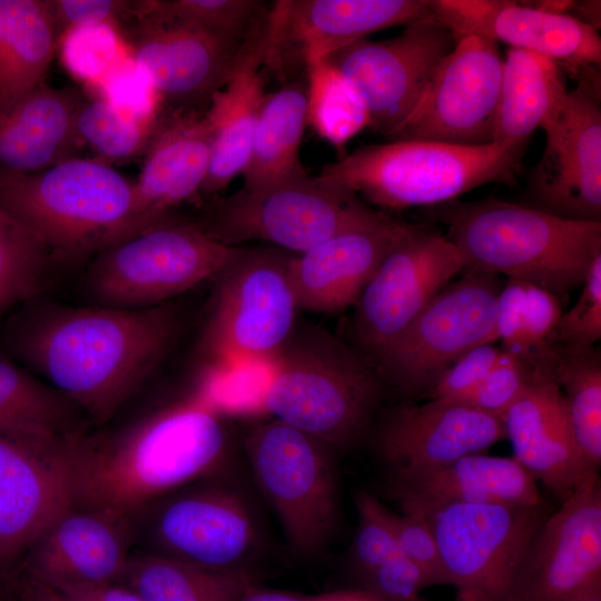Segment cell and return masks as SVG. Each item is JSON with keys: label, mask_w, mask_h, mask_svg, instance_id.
Returning <instances> with one entry per match:
<instances>
[{"label": "cell", "mask_w": 601, "mask_h": 601, "mask_svg": "<svg viewBox=\"0 0 601 601\" xmlns=\"http://www.w3.org/2000/svg\"><path fill=\"white\" fill-rule=\"evenodd\" d=\"M176 307H72L35 297L6 317L1 345L69 398L91 424L109 421L167 356Z\"/></svg>", "instance_id": "1"}, {"label": "cell", "mask_w": 601, "mask_h": 601, "mask_svg": "<svg viewBox=\"0 0 601 601\" xmlns=\"http://www.w3.org/2000/svg\"><path fill=\"white\" fill-rule=\"evenodd\" d=\"M229 434L201 394L130 424L75 437L67 449L71 506L134 518L159 497L220 473Z\"/></svg>", "instance_id": "2"}, {"label": "cell", "mask_w": 601, "mask_h": 601, "mask_svg": "<svg viewBox=\"0 0 601 601\" xmlns=\"http://www.w3.org/2000/svg\"><path fill=\"white\" fill-rule=\"evenodd\" d=\"M433 207V218L446 226L466 270L504 275L558 297L582 285L601 255V221L566 219L494 198Z\"/></svg>", "instance_id": "3"}, {"label": "cell", "mask_w": 601, "mask_h": 601, "mask_svg": "<svg viewBox=\"0 0 601 601\" xmlns=\"http://www.w3.org/2000/svg\"><path fill=\"white\" fill-rule=\"evenodd\" d=\"M264 407L279 420L344 450L366 432L381 394L378 370L329 333L295 325L273 358Z\"/></svg>", "instance_id": "4"}, {"label": "cell", "mask_w": 601, "mask_h": 601, "mask_svg": "<svg viewBox=\"0 0 601 601\" xmlns=\"http://www.w3.org/2000/svg\"><path fill=\"white\" fill-rule=\"evenodd\" d=\"M0 205L57 259L95 256L127 238L132 184L100 159L0 169Z\"/></svg>", "instance_id": "5"}, {"label": "cell", "mask_w": 601, "mask_h": 601, "mask_svg": "<svg viewBox=\"0 0 601 601\" xmlns=\"http://www.w3.org/2000/svg\"><path fill=\"white\" fill-rule=\"evenodd\" d=\"M525 146L392 140L363 146L326 165L318 176L381 208L437 206L485 184H511Z\"/></svg>", "instance_id": "6"}, {"label": "cell", "mask_w": 601, "mask_h": 601, "mask_svg": "<svg viewBox=\"0 0 601 601\" xmlns=\"http://www.w3.org/2000/svg\"><path fill=\"white\" fill-rule=\"evenodd\" d=\"M391 219L351 190L307 175L264 189L240 188L215 201L195 223L227 246L265 242L300 254L336 235L375 228Z\"/></svg>", "instance_id": "7"}, {"label": "cell", "mask_w": 601, "mask_h": 601, "mask_svg": "<svg viewBox=\"0 0 601 601\" xmlns=\"http://www.w3.org/2000/svg\"><path fill=\"white\" fill-rule=\"evenodd\" d=\"M293 254L278 247L233 246L215 282L201 336L218 365L273 359L299 309L290 276Z\"/></svg>", "instance_id": "8"}, {"label": "cell", "mask_w": 601, "mask_h": 601, "mask_svg": "<svg viewBox=\"0 0 601 601\" xmlns=\"http://www.w3.org/2000/svg\"><path fill=\"white\" fill-rule=\"evenodd\" d=\"M231 247L209 237L195 221L169 217L96 254L85 288L98 306H159L213 279Z\"/></svg>", "instance_id": "9"}, {"label": "cell", "mask_w": 601, "mask_h": 601, "mask_svg": "<svg viewBox=\"0 0 601 601\" xmlns=\"http://www.w3.org/2000/svg\"><path fill=\"white\" fill-rule=\"evenodd\" d=\"M131 521L134 552L213 570H250L259 546V528L248 501L220 473L159 497Z\"/></svg>", "instance_id": "10"}, {"label": "cell", "mask_w": 601, "mask_h": 601, "mask_svg": "<svg viewBox=\"0 0 601 601\" xmlns=\"http://www.w3.org/2000/svg\"><path fill=\"white\" fill-rule=\"evenodd\" d=\"M435 539L447 584L461 601H503L536 531L551 513L544 501L515 504H400Z\"/></svg>", "instance_id": "11"}, {"label": "cell", "mask_w": 601, "mask_h": 601, "mask_svg": "<svg viewBox=\"0 0 601 601\" xmlns=\"http://www.w3.org/2000/svg\"><path fill=\"white\" fill-rule=\"evenodd\" d=\"M244 446L292 548L305 556L321 552L337 524L334 450L276 418L253 426Z\"/></svg>", "instance_id": "12"}, {"label": "cell", "mask_w": 601, "mask_h": 601, "mask_svg": "<svg viewBox=\"0 0 601 601\" xmlns=\"http://www.w3.org/2000/svg\"><path fill=\"white\" fill-rule=\"evenodd\" d=\"M502 286L496 275L479 270L447 284L378 358L380 374L406 393L427 392L463 354L497 341Z\"/></svg>", "instance_id": "13"}, {"label": "cell", "mask_w": 601, "mask_h": 601, "mask_svg": "<svg viewBox=\"0 0 601 601\" xmlns=\"http://www.w3.org/2000/svg\"><path fill=\"white\" fill-rule=\"evenodd\" d=\"M455 42L432 16L405 26L393 38L355 41L327 59L362 100L368 126L392 138L414 112Z\"/></svg>", "instance_id": "14"}, {"label": "cell", "mask_w": 601, "mask_h": 601, "mask_svg": "<svg viewBox=\"0 0 601 601\" xmlns=\"http://www.w3.org/2000/svg\"><path fill=\"white\" fill-rule=\"evenodd\" d=\"M577 76V86L541 127L545 147L530 175V195L536 209L601 221L600 77L592 67Z\"/></svg>", "instance_id": "15"}, {"label": "cell", "mask_w": 601, "mask_h": 601, "mask_svg": "<svg viewBox=\"0 0 601 601\" xmlns=\"http://www.w3.org/2000/svg\"><path fill=\"white\" fill-rule=\"evenodd\" d=\"M465 269L444 235L412 225L386 255L355 306L353 331L374 364L450 280Z\"/></svg>", "instance_id": "16"}, {"label": "cell", "mask_w": 601, "mask_h": 601, "mask_svg": "<svg viewBox=\"0 0 601 601\" xmlns=\"http://www.w3.org/2000/svg\"><path fill=\"white\" fill-rule=\"evenodd\" d=\"M598 591L601 482L592 472L536 531L503 601H579Z\"/></svg>", "instance_id": "17"}, {"label": "cell", "mask_w": 601, "mask_h": 601, "mask_svg": "<svg viewBox=\"0 0 601 601\" xmlns=\"http://www.w3.org/2000/svg\"><path fill=\"white\" fill-rule=\"evenodd\" d=\"M502 66L494 41L476 35L456 38L414 112L392 139L466 146L493 142Z\"/></svg>", "instance_id": "18"}, {"label": "cell", "mask_w": 601, "mask_h": 601, "mask_svg": "<svg viewBox=\"0 0 601 601\" xmlns=\"http://www.w3.org/2000/svg\"><path fill=\"white\" fill-rule=\"evenodd\" d=\"M526 386L503 416L513 457L562 502L593 470L581 453L554 373L553 345L530 354Z\"/></svg>", "instance_id": "19"}, {"label": "cell", "mask_w": 601, "mask_h": 601, "mask_svg": "<svg viewBox=\"0 0 601 601\" xmlns=\"http://www.w3.org/2000/svg\"><path fill=\"white\" fill-rule=\"evenodd\" d=\"M432 17L430 0H278L267 11L263 63L283 70L327 58L367 35Z\"/></svg>", "instance_id": "20"}, {"label": "cell", "mask_w": 601, "mask_h": 601, "mask_svg": "<svg viewBox=\"0 0 601 601\" xmlns=\"http://www.w3.org/2000/svg\"><path fill=\"white\" fill-rule=\"evenodd\" d=\"M69 443L41 445L0 434V584L14 577L37 540L71 506Z\"/></svg>", "instance_id": "21"}, {"label": "cell", "mask_w": 601, "mask_h": 601, "mask_svg": "<svg viewBox=\"0 0 601 601\" xmlns=\"http://www.w3.org/2000/svg\"><path fill=\"white\" fill-rule=\"evenodd\" d=\"M134 544L130 518L70 506L37 540L14 575L53 590L115 583Z\"/></svg>", "instance_id": "22"}, {"label": "cell", "mask_w": 601, "mask_h": 601, "mask_svg": "<svg viewBox=\"0 0 601 601\" xmlns=\"http://www.w3.org/2000/svg\"><path fill=\"white\" fill-rule=\"evenodd\" d=\"M434 19L456 38L476 35L548 57L578 75L600 66L598 31L571 14L509 0H430Z\"/></svg>", "instance_id": "23"}, {"label": "cell", "mask_w": 601, "mask_h": 601, "mask_svg": "<svg viewBox=\"0 0 601 601\" xmlns=\"http://www.w3.org/2000/svg\"><path fill=\"white\" fill-rule=\"evenodd\" d=\"M503 439L501 417L460 401L431 398L393 410L377 430L375 446L394 476L483 453Z\"/></svg>", "instance_id": "24"}, {"label": "cell", "mask_w": 601, "mask_h": 601, "mask_svg": "<svg viewBox=\"0 0 601 601\" xmlns=\"http://www.w3.org/2000/svg\"><path fill=\"white\" fill-rule=\"evenodd\" d=\"M138 26L128 42L130 57L150 79L160 98L195 102L224 87L242 47L201 30L162 19L139 1Z\"/></svg>", "instance_id": "25"}, {"label": "cell", "mask_w": 601, "mask_h": 601, "mask_svg": "<svg viewBox=\"0 0 601 601\" xmlns=\"http://www.w3.org/2000/svg\"><path fill=\"white\" fill-rule=\"evenodd\" d=\"M210 141L205 115L179 112L157 127L132 184L127 238L169 218L174 208L199 194L208 170Z\"/></svg>", "instance_id": "26"}, {"label": "cell", "mask_w": 601, "mask_h": 601, "mask_svg": "<svg viewBox=\"0 0 601 601\" xmlns=\"http://www.w3.org/2000/svg\"><path fill=\"white\" fill-rule=\"evenodd\" d=\"M411 226L393 218L382 226L339 234L293 254L289 268L299 309L337 313L355 305Z\"/></svg>", "instance_id": "27"}, {"label": "cell", "mask_w": 601, "mask_h": 601, "mask_svg": "<svg viewBox=\"0 0 601 601\" xmlns=\"http://www.w3.org/2000/svg\"><path fill=\"white\" fill-rule=\"evenodd\" d=\"M266 18L247 40L242 56L223 88L210 97L205 115L211 131L210 155L199 194L214 195L240 175L266 93L258 67L263 65Z\"/></svg>", "instance_id": "28"}, {"label": "cell", "mask_w": 601, "mask_h": 601, "mask_svg": "<svg viewBox=\"0 0 601 601\" xmlns=\"http://www.w3.org/2000/svg\"><path fill=\"white\" fill-rule=\"evenodd\" d=\"M400 504H515L543 501L534 477L512 456L475 453L450 463L388 476Z\"/></svg>", "instance_id": "29"}, {"label": "cell", "mask_w": 601, "mask_h": 601, "mask_svg": "<svg viewBox=\"0 0 601 601\" xmlns=\"http://www.w3.org/2000/svg\"><path fill=\"white\" fill-rule=\"evenodd\" d=\"M81 102L76 89L45 81L0 108V169L38 171L76 157L82 145L76 130Z\"/></svg>", "instance_id": "30"}, {"label": "cell", "mask_w": 601, "mask_h": 601, "mask_svg": "<svg viewBox=\"0 0 601 601\" xmlns=\"http://www.w3.org/2000/svg\"><path fill=\"white\" fill-rule=\"evenodd\" d=\"M83 413L62 393L0 355V434L22 442L62 445L86 432Z\"/></svg>", "instance_id": "31"}, {"label": "cell", "mask_w": 601, "mask_h": 601, "mask_svg": "<svg viewBox=\"0 0 601 601\" xmlns=\"http://www.w3.org/2000/svg\"><path fill=\"white\" fill-rule=\"evenodd\" d=\"M58 42L49 0H0V108L45 82Z\"/></svg>", "instance_id": "32"}, {"label": "cell", "mask_w": 601, "mask_h": 601, "mask_svg": "<svg viewBox=\"0 0 601 601\" xmlns=\"http://www.w3.org/2000/svg\"><path fill=\"white\" fill-rule=\"evenodd\" d=\"M306 122V87L288 85L264 98L243 187L264 189L307 176L299 159Z\"/></svg>", "instance_id": "33"}, {"label": "cell", "mask_w": 601, "mask_h": 601, "mask_svg": "<svg viewBox=\"0 0 601 601\" xmlns=\"http://www.w3.org/2000/svg\"><path fill=\"white\" fill-rule=\"evenodd\" d=\"M566 91L556 61L510 48L503 59L494 141L526 144L554 114Z\"/></svg>", "instance_id": "34"}, {"label": "cell", "mask_w": 601, "mask_h": 601, "mask_svg": "<svg viewBox=\"0 0 601 601\" xmlns=\"http://www.w3.org/2000/svg\"><path fill=\"white\" fill-rule=\"evenodd\" d=\"M115 583L129 588L146 601H237L256 580L252 570L219 571L132 552Z\"/></svg>", "instance_id": "35"}, {"label": "cell", "mask_w": 601, "mask_h": 601, "mask_svg": "<svg viewBox=\"0 0 601 601\" xmlns=\"http://www.w3.org/2000/svg\"><path fill=\"white\" fill-rule=\"evenodd\" d=\"M553 345L554 373L577 444L590 466L601 465V357L593 346Z\"/></svg>", "instance_id": "36"}, {"label": "cell", "mask_w": 601, "mask_h": 601, "mask_svg": "<svg viewBox=\"0 0 601 601\" xmlns=\"http://www.w3.org/2000/svg\"><path fill=\"white\" fill-rule=\"evenodd\" d=\"M306 69V122L324 140L342 148L368 126L367 111L327 58H311Z\"/></svg>", "instance_id": "37"}, {"label": "cell", "mask_w": 601, "mask_h": 601, "mask_svg": "<svg viewBox=\"0 0 601 601\" xmlns=\"http://www.w3.org/2000/svg\"><path fill=\"white\" fill-rule=\"evenodd\" d=\"M562 315L559 297L520 280L508 279L495 307V334L503 351L525 357L550 342Z\"/></svg>", "instance_id": "38"}, {"label": "cell", "mask_w": 601, "mask_h": 601, "mask_svg": "<svg viewBox=\"0 0 601 601\" xmlns=\"http://www.w3.org/2000/svg\"><path fill=\"white\" fill-rule=\"evenodd\" d=\"M55 260L0 205V322L40 296Z\"/></svg>", "instance_id": "39"}, {"label": "cell", "mask_w": 601, "mask_h": 601, "mask_svg": "<svg viewBox=\"0 0 601 601\" xmlns=\"http://www.w3.org/2000/svg\"><path fill=\"white\" fill-rule=\"evenodd\" d=\"M255 0H145L144 8L162 19L191 27L242 47L265 12Z\"/></svg>", "instance_id": "40"}, {"label": "cell", "mask_w": 601, "mask_h": 601, "mask_svg": "<svg viewBox=\"0 0 601 601\" xmlns=\"http://www.w3.org/2000/svg\"><path fill=\"white\" fill-rule=\"evenodd\" d=\"M156 127L125 115L99 96L82 101L76 118L81 144L107 160L128 159L136 155Z\"/></svg>", "instance_id": "41"}, {"label": "cell", "mask_w": 601, "mask_h": 601, "mask_svg": "<svg viewBox=\"0 0 601 601\" xmlns=\"http://www.w3.org/2000/svg\"><path fill=\"white\" fill-rule=\"evenodd\" d=\"M58 48L66 69L92 87L130 56L119 27L109 23L70 28L60 36Z\"/></svg>", "instance_id": "42"}, {"label": "cell", "mask_w": 601, "mask_h": 601, "mask_svg": "<svg viewBox=\"0 0 601 601\" xmlns=\"http://www.w3.org/2000/svg\"><path fill=\"white\" fill-rule=\"evenodd\" d=\"M99 97L125 115L156 125L162 99L146 72L129 56L97 85Z\"/></svg>", "instance_id": "43"}, {"label": "cell", "mask_w": 601, "mask_h": 601, "mask_svg": "<svg viewBox=\"0 0 601 601\" xmlns=\"http://www.w3.org/2000/svg\"><path fill=\"white\" fill-rule=\"evenodd\" d=\"M358 526L353 542V560L362 577L390 558L401 553L388 522V510L375 497L356 495Z\"/></svg>", "instance_id": "44"}, {"label": "cell", "mask_w": 601, "mask_h": 601, "mask_svg": "<svg viewBox=\"0 0 601 601\" xmlns=\"http://www.w3.org/2000/svg\"><path fill=\"white\" fill-rule=\"evenodd\" d=\"M530 375V355L520 357L502 349L484 380L460 402L503 418L523 392Z\"/></svg>", "instance_id": "45"}, {"label": "cell", "mask_w": 601, "mask_h": 601, "mask_svg": "<svg viewBox=\"0 0 601 601\" xmlns=\"http://www.w3.org/2000/svg\"><path fill=\"white\" fill-rule=\"evenodd\" d=\"M601 338V255L591 265L575 304L562 313L550 343L593 346Z\"/></svg>", "instance_id": "46"}, {"label": "cell", "mask_w": 601, "mask_h": 601, "mask_svg": "<svg viewBox=\"0 0 601 601\" xmlns=\"http://www.w3.org/2000/svg\"><path fill=\"white\" fill-rule=\"evenodd\" d=\"M366 593L378 601H410L433 585L427 573L413 560L398 553L363 577Z\"/></svg>", "instance_id": "47"}, {"label": "cell", "mask_w": 601, "mask_h": 601, "mask_svg": "<svg viewBox=\"0 0 601 601\" xmlns=\"http://www.w3.org/2000/svg\"><path fill=\"white\" fill-rule=\"evenodd\" d=\"M501 352L493 343L470 349L440 375L427 391L430 398L463 400L484 380Z\"/></svg>", "instance_id": "48"}, {"label": "cell", "mask_w": 601, "mask_h": 601, "mask_svg": "<svg viewBox=\"0 0 601 601\" xmlns=\"http://www.w3.org/2000/svg\"><path fill=\"white\" fill-rule=\"evenodd\" d=\"M387 516L398 551L416 562L434 584H447L439 549L427 524L421 518L405 512L397 515L388 511Z\"/></svg>", "instance_id": "49"}, {"label": "cell", "mask_w": 601, "mask_h": 601, "mask_svg": "<svg viewBox=\"0 0 601 601\" xmlns=\"http://www.w3.org/2000/svg\"><path fill=\"white\" fill-rule=\"evenodd\" d=\"M60 36L70 28L109 23L135 16L137 1L124 0H49Z\"/></svg>", "instance_id": "50"}, {"label": "cell", "mask_w": 601, "mask_h": 601, "mask_svg": "<svg viewBox=\"0 0 601 601\" xmlns=\"http://www.w3.org/2000/svg\"><path fill=\"white\" fill-rule=\"evenodd\" d=\"M55 591L69 601H146L135 591L118 583L71 587Z\"/></svg>", "instance_id": "51"}, {"label": "cell", "mask_w": 601, "mask_h": 601, "mask_svg": "<svg viewBox=\"0 0 601 601\" xmlns=\"http://www.w3.org/2000/svg\"><path fill=\"white\" fill-rule=\"evenodd\" d=\"M362 591H335L316 595L295 594L285 591L259 588L246 589L237 601H356Z\"/></svg>", "instance_id": "52"}, {"label": "cell", "mask_w": 601, "mask_h": 601, "mask_svg": "<svg viewBox=\"0 0 601 601\" xmlns=\"http://www.w3.org/2000/svg\"><path fill=\"white\" fill-rule=\"evenodd\" d=\"M6 585L28 601H69L51 588L21 575L13 577Z\"/></svg>", "instance_id": "53"}, {"label": "cell", "mask_w": 601, "mask_h": 601, "mask_svg": "<svg viewBox=\"0 0 601 601\" xmlns=\"http://www.w3.org/2000/svg\"><path fill=\"white\" fill-rule=\"evenodd\" d=\"M0 601H28L7 585L0 584Z\"/></svg>", "instance_id": "54"}, {"label": "cell", "mask_w": 601, "mask_h": 601, "mask_svg": "<svg viewBox=\"0 0 601 601\" xmlns=\"http://www.w3.org/2000/svg\"><path fill=\"white\" fill-rule=\"evenodd\" d=\"M579 601H601V591L594 592Z\"/></svg>", "instance_id": "55"}, {"label": "cell", "mask_w": 601, "mask_h": 601, "mask_svg": "<svg viewBox=\"0 0 601 601\" xmlns=\"http://www.w3.org/2000/svg\"><path fill=\"white\" fill-rule=\"evenodd\" d=\"M410 601H422V600H420L418 598H415V599L410 600Z\"/></svg>", "instance_id": "56"}]
</instances>
